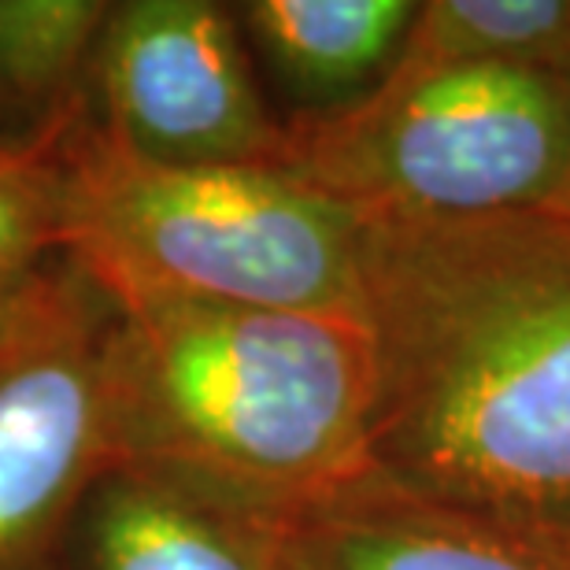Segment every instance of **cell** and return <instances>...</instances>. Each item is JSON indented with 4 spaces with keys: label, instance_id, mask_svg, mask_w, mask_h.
I'll use <instances>...</instances> for the list:
<instances>
[{
    "label": "cell",
    "instance_id": "obj_1",
    "mask_svg": "<svg viewBox=\"0 0 570 570\" xmlns=\"http://www.w3.org/2000/svg\"><path fill=\"white\" fill-rule=\"evenodd\" d=\"M371 474L570 552V215L371 219Z\"/></svg>",
    "mask_w": 570,
    "mask_h": 570
},
{
    "label": "cell",
    "instance_id": "obj_2",
    "mask_svg": "<svg viewBox=\"0 0 570 570\" xmlns=\"http://www.w3.org/2000/svg\"><path fill=\"white\" fill-rule=\"evenodd\" d=\"M105 293L111 463L271 527L371 474L360 315Z\"/></svg>",
    "mask_w": 570,
    "mask_h": 570
},
{
    "label": "cell",
    "instance_id": "obj_3",
    "mask_svg": "<svg viewBox=\"0 0 570 570\" xmlns=\"http://www.w3.org/2000/svg\"><path fill=\"white\" fill-rule=\"evenodd\" d=\"M63 212L67 259L100 289L360 315L367 215L285 167L148 164L86 100L63 134Z\"/></svg>",
    "mask_w": 570,
    "mask_h": 570
},
{
    "label": "cell",
    "instance_id": "obj_4",
    "mask_svg": "<svg viewBox=\"0 0 570 570\" xmlns=\"http://www.w3.org/2000/svg\"><path fill=\"white\" fill-rule=\"evenodd\" d=\"M285 170L371 219L549 208L570 175V75L393 63L326 116H285Z\"/></svg>",
    "mask_w": 570,
    "mask_h": 570
},
{
    "label": "cell",
    "instance_id": "obj_5",
    "mask_svg": "<svg viewBox=\"0 0 570 570\" xmlns=\"http://www.w3.org/2000/svg\"><path fill=\"white\" fill-rule=\"evenodd\" d=\"M108 293L63 259L0 315V570H60L111 466Z\"/></svg>",
    "mask_w": 570,
    "mask_h": 570
},
{
    "label": "cell",
    "instance_id": "obj_6",
    "mask_svg": "<svg viewBox=\"0 0 570 570\" xmlns=\"http://www.w3.org/2000/svg\"><path fill=\"white\" fill-rule=\"evenodd\" d=\"M89 116L164 167H285V119L256 78L237 8L111 4L86 82Z\"/></svg>",
    "mask_w": 570,
    "mask_h": 570
},
{
    "label": "cell",
    "instance_id": "obj_7",
    "mask_svg": "<svg viewBox=\"0 0 570 570\" xmlns=\"http://www.w3.org/2000/svg\"><path fill=\"white\" fill-rule=\"evenodd\" d=\"M282 570H570V552L430 504L382 478L278 527Z\"/></svg>",
    "mask_w": 570,
    "mask_h": 570
},
{
    "label": "cell",
    "instance_id": "obj_8",
    "mask_svg": "<svg viewBox=\"0 0 570 570\" xmlns=\"http://www.w3.org/2000/svg\"><path fill=\"white\" fill-rule=\"evenodd\" d=\"M278 527L111 463L75 511L60 570H282Z\"/></svg>",
    "mask_w": 570,
    "mask_h": 570
},
{
    "label": "cell",
    "instance_id": "obj_9",
    "mask_svg": "<svg viewBox=\"0 0 570 570\" xmlns=\"http://www.w3.org/2000/svg\"><path fill=\"white\" fill-rule=\"evenodd\" d=\"M412 0H253L237 8L248 49L296 100L293 116H326L382 86L401 60Z\"/></svg>",
    "mask_w": 570,
    "mask_h": 570
},
{
    "label": "cell",
    "instance_id": "obj_10",
    "mask_svg": "<svg viewBox=\"0 0 570 570\" xmlns=\"http://www.w3.org/2000/svg\"><path fill=\"white\" fill-rule=\"evenodd\" d=\"M82 108L0 134V315L67 259L63 134Z\"/></svg>",
    "mask_w": 570,
    "mask_h": 570
},
{
    "label": "cell",
    "instance_id": "obj_11",
    "mask_svg": "<svg viewBox=\"0 0 570 570\" xmlns=\"http://www.w3.org/2000/svg\"><path fill=\"white\" fill-rule=\"evenodd\" d=\"M108 16V0H0V100L30 127L86 100Z\"/></svg>",
    "mask_w": 570,
    "mask_h": 570
},
{
    "label": "cell",
    "instance_id": "obj_12",
    "mask_svg": "<svg viewBox=\"0 0 570 570\" xmlns=\"http://www.w3.org/2000/svg\"><path fill=\"white\" fill-rule=\"evenodd\" d=\"M396 63H504L570 75V0H426Z\"/></svg>",
    "mask_w": 570,
    "mask_h": 570
},
{
    "label": "cell",
    "instance_id": "obj_13",
    "mask_svg": "<svg viewBox=\"0 0 570 570\" xmlns=\"http://www.w3.org/2000/svg\"><path fill=\"white\" fill-rule=\"evenodd\" d=\"M549 208H552V212H560V215H570V175H567V181L560 186V193L552 197Z\"/></svg>",
    "mask_w": 570,
    "mask_h": 570
},
{
    "label": "cell",
    "instance_id": "obj_14",
    "mask_svg": "<svg viewBox=\"0 0 570 570\" xmlns=\"http://www.w3.org/2000/svg\"><path fill=\"white\" fill-rule=\"evenodd\" d=\"M11 116H16V111H11L8 105H4V100H0V134H4V130H11Z\"/></svg>",
    "mask_w": 570,
    "mask_h": 570
}]
</instances>
